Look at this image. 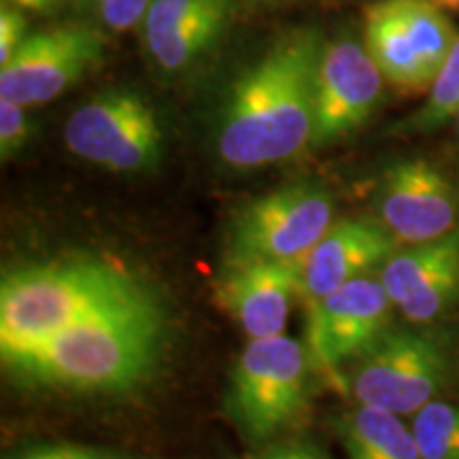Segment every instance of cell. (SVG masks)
<instances>
[{
	"instance_id": "obj_13",
	"label": "cell",
	"mask_w": 459,
	"mask_h": 459,
	"mask_svg": "<svg viewBox=\"0 0 459 459\" xmlns=\"http://www.w3.org/2000/svg\"><path fill=\"white\" fill-rule=\"evenodd\" d=\"M298 296V264L226 262L213 287V300L249 341L285 334Z\"/></svg>"
},
{
	"instance_id": "obj_5",
	"label": "cell",
	"mask_w": 459,
	"mask_h": 459,
	"mask_svg": "<svg viewBox=\"0 0 459 459\" xmlns=\"http://www.w3.org/2000/svg\"><path fill=\"white\" fill-rule=\"evenodd\" d=\"M449 349L434 332L387 330L355 359L347 385L358 404L415 415L449 381Z\"/></svg>"
},
{
	"instance_id": "obj_7",
	"label": "cell",
	"mask_w": 459,
	"mask_h": 459,
	"mask_svg": "<svg viewBox=\"0 0 459 459\" xmlns=\"http://www.w3.org/2000/svg\"><path fill=\"white\" fill-rule=\"evenodd\" d=\"M65 143L83 162L111 172H143L162 158L164 132L156 108L132 90H107L66 119Z\"/></svg>"
},
{
	"instance_id": "obj_2",
	"label": "cell",
	"mask_w": 459,
	"mask_h": 459,
	"mask_svg": "<svg viewBox=\"0 0 459 459\" xmlns=\"http://www.w3.org/2000/svg\"><path fill=\"white\" fill-rule=\"evenodd\" d=\"M158 296L96 315L3 364L28 385L74 394H122L141 385L162 355Z\"/></svg>"
},
{
	"instance_id": "obj_18",
	"label": "cell",
	"mask_w": 459,
	"mask_h": 459,
	"mask_svg": "<svg viewBox=\"0 0 459 459\" xmlns=\"http://www.w3.org/2000/svg\"><path fill=\"white\" fill-rule=\"evenodd\" d=\"M228 17H209L175 30L143 37L149 57L160 71L181 73L198 62L206 51L220 41Z\"/></svg>"
},
{
	"instance_id": "obj_6",
	"label": "cell",
	"mask_w": 459,
	"mask_h": 459,
	"mask_svg": "<svg viewBox=\"0 0 459 459\" xmlns=\"http://www.w3.org/2000/svg\"><path fill=\"white\" fill-rule=\"evenodd\" d=\"M334 223L325 189L294 183L247 203L228 226L226 262L298 264Z\"/></svg>"
},
{
	"instance_id": "obj_3",
	"label": "cell",
	"mask_w": 459,
	"mask_h": 459,
	"mask_svg": "<svg viewBox=\"0 0 459 459\" xmlns=\"http://www.w3.org/2000/svg\"><path fill=\"white\" fill-rule=\"evenodd\" d=\"M152 296L145 281L100 257L13 268L0 281V359L7 364L96 315Z\"/></svg>"
},
{
	"instance_id": "obj_25",
	"label": "cell",
	"mask_w": 459,
	"mask_h": 459,
	"mask_svg": "<svg viewBox=\"0 0 459 459\" xmlns=\"http://www.w3.org/2000/svg\"><path fill=\"white\" fill-rule=\"evenodd\" d=\"M28 37L26 17L17 4L3 0L0 7V66L11 62Z\"/></svg>"
},
{
	"instance_id": "obj_10",
	"label": "cell",
	"mask_w": 459,
	"mask_h": 459,
	"mask_svg": "<svg viewBox=\"0 0 459 459\" xmlns=\"http://www.w3.org/2000/svg\"><path fill=\"white\" fill-rule=\"evenodd\" d=\"M383 73L353 39L321 48L315 77L313 147L328 145L370 119L383 94Z\"/></svg>"
},
{
	"instance_id": "obj_28",
	"label": "cell",
	"mask_w": 459,
	"mask_h": 459,
	"mask_svg": "<svg viewBox=\"0 0 459 459\" xmlns=\"http://www.w3.org/2000/svg\"><path fill=\"white\" fill-rule=\"evenodd\" d=\"M9 3H13L20 9H28V11H49L54 9L60 0H9Z\"/></svg>"
},
{
	"instance_id": "obj_23",
	"label": "cell",
	"mask_w": 459,
	"mask_h": 459,
	"mask_svg": "<svg viewBox=\"0 0 459 459\" xmlns=\"http://www.w3.org/2000/svg\"><path fill=\"white\" fill-rule=\"evenodd\" d=\"M152 3L153 0H74L82 13L113 32L141 26Z\"/></svg>"
},
{
	"instance_id": "obj_4",
	"label": "cell",
	"mask_w": 459,
	"mask_h": 459,
	"mask_svg": "<svg viewBox=\"0 0 459 459\" xmlns=\"http://www.w3.org/2000/svg\"><path fill=\"white\" fill-rule=\"evenodd\" d=\"M313 359L307 342L279 334L247 342L230 372L226 411L254 443L273 438L302 417Z\"/></svg>"
},
{
	"instance_id": "obj_27",
	"label": "cell",
	"mask_w": 459,
	"mask_h": 459,
	"mask_svg": "<svg viewBox=\"0 0 459 459\" xmlns=\"http://www.w3.org/2000/svg\"><path fill=\"white\" fill-rule=\"evenodd\" d=\"M243 459H325L321 453L311 445L304 443H283L273 445L268 449H262L251 455H245Z\"/></svg>"
},
{
	"instance_id": "obj_26",
	"label": "cell",
	"mask_w": 459,
	"mask_h": 459,
	"mask_svg": "<svg viewBox=\"0 0 459 459\" xmlns=\"http://www.w3.org/2000/svg\"><path fill=\"white\" fill-rule=\"evenodd\" d=\"M7 459H124V457L115 455V453L105 451V449H94V446L54 443V445L28 446V449L17 451Z\"/></svg>"
},
{
	"instance_id": "obj_29",
	"label": "cell",
	"mask_w": 459,
	"mask_h": 459,
	"mask_svg": "<svg viewBox=\"0 0 459 459\" xmlns=\"http://www.w3.org/2000/svg\"><path fill=\"white\" fill-rule=\"evenodd\" d=\"M436 4H440L445 11H459V0H434Z\"/></svg>"
},
{
	"instance_id": "obj_1",
	"label": "cell",
	"mask_w": 459,
	"mask_h": 459,
	"mask_svg": "<svg viewBox=\"0 0 459 459\" xmlns=\"http://www.w3.org/2000/svg\"><path fill=\"white\" fill-rule=\"evenodd\" d=\"M321 45L311 32L281 39L234 82L217 126V152L238 170L285 162L313 147Z\"/></svg>"
},
{
	"instance_id": "obj_16",
	"label": "cell",
	"mask_w": 459,
	"mask_h": 459,
	"mask_svg": "<svg viewBox=\"0 0 459 459\" xmlns=\"http://www.w3.org/2000/svg\"><path fill=\"white\" fill-rule=\"evenodd\" d=\"M459 264V230L443 238L411 245L409 249L394 254L381 268V283L385 285L395 307L417 294L440 273Z\"/></svg>"
},
{
	"instance_id": "obj_14",
	"label": "cell",
	"mask_w": 459,
	"mask_h": 459,
	"mask_svg": "<svg viewBox=\"0 0 459 459\" xmlns=\"http://www.w3.org/2000/svg\"><path fill=\"white\" fill-rule=\"evenodd\" d=\"M364 45L377 62L385 82L404 91H428L434 83L436 73L423 60L421 51L398 17L385 7L375 3L366 9Z\"/></svg>"
},
{
	"instance_id": "obj_8",
	"label": "cell",
	"mask_w": 459,
	"mask_h": 459,
	"mask_svg": "<svg viewBox=\"0 0 459 459\" xmlns=\"http://www.w3.org/2000/svg\"><path fill=\"white\" fill-rule=\"evenodd\" d=\"M105 48V34L83 22L28 34L11 62L0 66V99L28 108L48 105L99 65Z\"/></svg>"
},
{
	"instance_id": "obj_15",
	"label": "cell",
	"mask_w": 459,
	"mask_h": 459,
	"mask_svg": "<svg viewBox=\"0 0 459 459\" xmlns=\"http://www.w3.org/2000/svg\"><path fill=\"white\" fill-rule=\"evenodd\" d=\"M349 459H423L412 428L400 415L358 404L336 421Z\"/></svg>"
},
{
	"instance_id": "obj_30",
	"label": "cell",
	"mask_w": 459,
	"mask_h": 459,
	"mask_svg": "<svg viewBox=\"0 0 459 459\" xmlns=\"http://www.w3.org/2000/svg\"><path fill=\"white\" fill-rule=\"evenodd\" d=\"M457 119H459V115H457Z\"/></svg>"
},
{
	"instance_id": "obj_11",
	"label": "cell",
	"mask_w": 459,
	"mask_h": 459,
	"mask_svg": "<svg viewBox=\"0 0 459 459\" xmlns=\"http://www.w3.org/2000/svg\"><path fill=\"white\" fill-rule=\"evenodd\" d=\"M378 217L398 243L419 245L443 238L457 230V187L428 160H402L383 175Z\"/></svg>"
},
{
	"instance_id": "obj_21",
	"label": "cell",
	"mask_w": 459,
	"mask_h": 459,
	"mask_svg": "<svg viewBox=\"0 0 459 459\" xmlns=\"http://www.w3.org/2000/svg\"><path fill=\"white\" fill-rule=\"evenodd\" d=\"M209 17H230V0H153L141 32L152 37Z\"/></svg>"
},
{
	"instance_id": "obj_9",
	"label": "cell",
	"mask_w": 459,
	"mask_h": 459,
	"mask_svg": "<svg viewBox=\"0 0 459 459\" xmlns=\"http://www.w3.org/2000/svg\"><path fill=\"white\" fill-rule=\"evenodd\" d=\"M392 307L381 279L358 277L307 311V349L315 368L347 385L341 366L361 358L389 330Z\"/></svg>"
},
{
	"instance_id": "obj_20",
	"label": "cell",
	"mask_w": 459,
	"mask_h": 459,
	"mask_svg": "<svg viewBox=\"0 0 459 459\" xmlns=\"http://www.w3.org/2000/svg\"><path fill=\"white\" fill-rule=\"evenodd\" d=\"M459 115V37L440 66L434 83L429 85L428 99L415 115H411L400 130L428 132L443 126L446 119Z\"/></svg>"
},
{
	"instance_id": "obj_17",
	"label": "cell",
	"mask_w": 459,
	"mask_h": 459,
	"mask_svg": "<svg viewBox=\"0 0 459 459\" xmlns=\"http://www.w3.org/2000/svg\"><path fill=\"white\" fill-rule=\"evenodd\" d=\"M385 7L406 28L423 60L438 74L459 34L446 17L445 9L434 0H383Z\"/></svg>"
},
{
	"instance_id": "obj_24",
	"label": "cell",
	"mask_w": 459,
	"mask_h": 459,
	"mask_svg": "<svg viewBox=\"0 0 459 459\" xmlns=\"http://www.w3.org/2000/svg\"><path fill=\"white\" fill-rule=\"evenodd\" d=\"M34 122L28 115V107L13 100L0 99V158L7 162L30 143Z\"/></svg>"
},
{
	"instance_id": "obj_19",
	"label": "cell",
	"mask_w": 459,
	"mask_h": 459,
	"mask_svg": "<svg viewBox=\"0 0 459 459\" xmlns=\"http://www.w3.org/2000/svg\"><path fill=\"white\" fill-rule=\"evenodd\" d=\"M415 434L423 459H459V406L432 400L412 415Z\"/></svg>"
},
{
	"instance_id": "obj_12",
	"label": "cell",
	"mask_w": 459,
	"mask_h": 459,
	"mask_svg": "<svg viewBox=\"0 0 459 459\" xmlns=\"http://www.w3.org/2000/svg\"><path fill=\"white\" fill-rule=\"evenodd\" d=\"M395 240L381 221L341 220L330 226L311 251L298 262V298L311 311L315 304L364 277L395 254Z\"/></svg>"
},
{
	"instance_id": "obj_22",
	"label": "cell",
	"mask_w": 459,
	"mask_h": 459,
	"mask_svg": "<svg viewBox=\"0 0 459 459\" xmlns=\"http://www.w3.org/2000/svg\"><path fill=\"white\" fill-rule=\"evenodd\" d=\"M459 298V264L440 273L428 285H423L417 294L400 304L404 319L412 325H428L449 311Z\"/></svg>"
}]
</instances>
